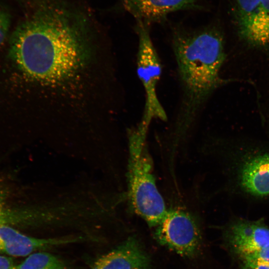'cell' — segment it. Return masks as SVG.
Masks as SVG:
<instances>
[{
	"instance_id": "cell-10",
	"label": "cell",
	"mask_w": 269,
	"mask_h": 269,
	"mask_svg": "<svg viewBox=\"0 0 269 269\" xmlns=\"http://www.w3.org/2000/svg\"><path fill=\"white\" fill-rule=\"evenodd\" d=\"M227 238L232 249L242 256L269 246V228L260 222L241 220L230 227Z\"/></svg>"
},
{
	"instance_id": "cell-4",
	"label": "cell",
	"mask_w": 269,
	"mask_h": 269,
	"mask_svg": "<svg viewBox=\"0 0 269 269\" xmlns=\"http://www.w3.org/2000/svg\"><path fill=\"white\" fill-rule=\"evenodd\" d=\"M147 131L138 125L130 134L128 198L134 212L151 227L162 221L168 209L156 186L146 148Z\"/></svg>"
},
{
	"instance_id": "cell-11",
	"label": "cell",
	"mask_w": 269,
	"mask_h": 269,
	"mask_svg": "<svg viewBox=\"0 0 269 269\" xmlns=\"http://www.w3.org/2000/svg\"><path fill=\"white\" fill-rule=\"evenodd\" d=\"M240 179L247 192L257 196H269V153L256 155L245 162Z\"/></svg>"
},
{
	"instance_id": "cell-12",
	"label": "cell",
	"mask_w": 269,
	"mask_h": 269,
	"mask_svg": "<svg viewBox=\"0 0 269 269\" xmlns=\"http://www.w3.org/2000/svg\"><path fill=\"white\" fill-rule=\"evenodd\" d=\"M16 269H68L65 264L54 255L39 251L28 256Z\"/></svg>"
},
{
	"instance_id": "cell-1",
	"label": "cell",
	"mask_w": 269,
	"mask_h": 269,
	"mask_svg": "<svg viewBox=\"0 0 269 269\" xmlns=\"http://www.w3.org/2000/svg\"><path fill=\"white\" fill-rule=\"evenodd\" d=\"M89 30L81 11L60 0H44L12 33L9 57L32 80H66L89 58Z\"/></svg>"
},
{
	"instance_id": "cell-13",
	"label": "cell",
	"mask_w": 269,
	"mask_h": 269,
	"mask_svg": "<svg viewBox=\"0 0 269 269\" xmlns=\"http://www.w3.org/2000/svg\"><path fill=\"white\" fill-rule=\"evenodd\" d=\"M11 23L8 11L0 4V46L7 36Z\"/></svg>"
},
{
	"instance_id": "cell-16",
	"label": "cell",
	"mask_w": 269,
	"mask_h": 269,
	"mask_svg": "<svg viewBox=\"0 0 269 269\" xmlns=\"http://www.w3.org/2000/svg\"><path fill=\"white\" fill-rule=\"evenodd\" d=\"M16 267L11 258L0 256V269H16Z\"/></svg>"
},
{
	"instance_id": "cell-18",
	"label": "cell",
	"mask_w": 269,
	"mask_h": 269,
	"mask_svg": "<svg viewBox=\"0 0 269 269\" xmlns=\"http://www.w3.org/2000/svg\"><path fill=\"white\" fill-rule=\"evenodd\" d=\"M0 252H2L1 249L0 248Z\"/></svg>"
},
{
	"instance_id": "cell-15",
	"label": "cell",
	"mask_w": 269,
	"mask_h": 269,
	"mask_svg": "<svg viewBox=\"0 0 269 269\" xmlns=\"http://www.w3.org/2000/svg\"><path fill=\"white\" fill-rule=\"evenodd\" d=\"M243 261V269H269V264L259 262Z\"/></svg>"
},
{
	"instance_id": "cell-7",
	"label": "cell",
	"mask_w": 269,
	"mask_h": 269,
	"mask_svg": "<svg viewBox=\"0 0 269 269\" xmlns=\"http://www.w3.org/2000/svg\"><path fill=\"white\" fill-rule=\"evenodd\" d=\"M87 238L77 235L37 238L25 235L5 224L0 225V248L2 252L15 257H24L37 251L85 241Z\"/></svg>"
},
{
	"instance_id": "cell-5",
	"label": "cell",
	"mask_w": 269,
	"mask_h": 269,
	"mask_svg": "<svg viewBox=\"0 0 269 269\" xmlns=\"http://www.w3.org/2000/svg\"><path fill=\"white\" fill-rule=\"evenodd\" d=\"M136 30L138 36L137 73L145 94L144 109L140 123L149 127L152 119L165 120L167 118L156 93L161 65L150 36L149 26L136 20Z\"/></svg>"
},
{
	"instance_id": "cell-8",
	"label": "cell",
	"mask_w": 269,
	"mask_h": 269,
	"mask_svg": "<svg viewBox=\"0 0 269 269\" xmlns=\"http://www.w3.org/2000/svg\"><path fill=\"white\" fill-rule=\"evenodd\" d=\"M149 257L137 239L130 236L97 258L89 269H150Z\"/></svg>"
},
{
	"instance_id": "cell-2",
	"label": "cell",
	"mask_w": 269,
	"mask_h": 269,
	"mask_svg": "<svg viewBox=\"0 0 269 269\" xmlns=\"http://www.w3.org/2000/svg\"><path fill=\"white\" fill-rule=\"evenodd\" d=\"M172 46L182 90L169 143V148L175 151L211 96L222 86L237 81L221 74L228 55L220 26L212 24L194 31L176 29Z\"/></svg>"
},
{
	"instance_id": "cell-3",
	"label": "cell",
	"mask_w": 269,
	"mask_h": 269,
	"mask_svg": "<svg viewBox=\"0 0 269 269\" xmlns=\"http://www.w3.org/2000/svg\"><path fill=\"white\" fill-rule=\"evenodd\" d=\"M231 11L234 60L269 71V0H233Z\"/></svg>"
},
{
	"instance_id": "cell-17",
	"label": "cell",
	"mask_w": 269,
	"mask_h": 269,
	"mask_svg": "<svg viewBox=\"0 0 269 269\" xmlns=\"http://www.w3.org/2000/svg\"><path fill=\"white\" fill-rule=\"evenodd\" d=\"M10 218V214L0 207V225L5 224Z\"/></svg>"
},
{
	"instance_id": "cell-14",
	"label": "cell",
	"mask_w": 269,
	"mask_h": 269,
	"mask_svg": "<svg viewBox=\"0 0 269 269\" xmlns=\"http://www.w3.org/2000/svg\"><path fill=\"white\" fill-rule=\"evenodd\" d=\"M241 257L245 261L259 262L269 264V246Z\"/></svg>"
},
{
	"instance_id": "cell-6",
	"label": "cell",
	"mask_w": 269,
	"mask_h": 269,
	"mask_svg": "<svg viewBox=\"0 0 269 269\" xmlns=\"http://www.w3.org/2000/svg\"><path fill=\"white\" fill-rule=\"evenodd\" d=\"M156 241L182 257H193L201 245V234L195 217L179 208L167 210L154 233Z\"/></svg>"
},
{
	"instance_id": "cell-9",
	"label": "cell",
	"mask_w": 269,
	"mask_h": 269,
	"mask_svg": "<svg viewBox=\"0 0 269 269\" xmlns=\"http://www.w3.org/2000/svg\"><path fill=\"white\" fill-rule=\"evenodd\" d=\"M202 0H122L125 10L148 26L164 21L171 12L201 9Z\"/></svg>"
}]
</instances>
